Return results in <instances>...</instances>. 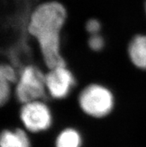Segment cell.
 Segmentation results:
<instances>
[{
  "instance_id": "1",
  "label": "cell",
  "mask_w": 146,
  "mask_h": 147,
  "mask_svg": "<svg viewBox=\"0 0 146 147\" xmlns=\"http://www.w3.org/2000/svg\"><path fill=\"white\" fill-rule=\"evenodd\" d=\"M116 99L109 88L92 83L83 88L78 97V107L83 114L93 119L107 117L113 111Z\"/></svg>"
},
{
  "instance_id": "2",
  "label": "cell",
  "mask_w": 146,
  "mask_h": 147,
  "mask_svg": "<svg viewBox=\"0 0 146 147\" xmlns=\"http://www.w3.org/2000/svg\"><path fill=\"white\" fill-rule=\"evenodd\" d=\"M67 19L63 4L57 0H48L37 5L30 13L26 28L31 37L47 29H63Z\"/></svg>"
},
{
  "instance_id": "3",
  "label": "cell",
  "mask_w": 146,
  "mask_h": 147,
  "mask_svg": "<svg viewBox=\"0 0 146 147\" xmlns=\"http://www.w3.org/2000/svg\"><path fill=\"white\" fill-rule=\"evenodd\" d=\"M14 93L22 105L32 101L43 100L47 94L45 73L35 65L25 66L19 73Z\"/></svg>"
},
{
  "instance_id": "4",
  "label": "cell",
  "mask_w": 146,
  "mask_h": 147,
  "mask_svg": "<svg viewBox=\"0 0 146 147\" xmlns=\"http://www.w3.org/2000/svg\"><path fill=\"white\" fill-rule=\"evenodd\" d=\"M19 117L26 131L40 133L50 129L53 115L49 106L43 100H36L22 104Z\"/></svg>"
},
{
  "instance_id": "5",
  "label": "cell",
  "mask_w": 146,
  "mask_h": 147,
  "mask_svg": "<svg viewBox=\"0 0 146 147\" xmlns=\"http://www.w3.org/2000/svg\"><path fill=\"white\" fill-rule=\"evenodd\" d=\"M47 94L52 99L61 100L67 98L75 85L73 73L66 66L57 67L45 73Z\"/></svg>"
},
{
  "instance_id": "6",
  "label": "cell",
  "mask_w": 146,
  "mask_h": 147,
  "mask_svg": "<svg viewBox=\"0 0 146 147\" xmlns=\"http://www.w3.org/2000/svg\"><path fill=\"white\" fill-rule=\"evenodd\" d=\"M131 63L138 69L146 70V34H138L132 37L127 48Z\"/></svg>"
},
{
  "instance_id": "7",
  "label": "cell",
  "mask_w": 146,
  "mask_h": 147,
  "mask_svg": "<svg viewBox=\"0 0 146 147\" xmlns=\"http://www.w3.org/2000/svg\"><path fill=\"white\" fill-rule=\"evenodd\" d=\"M0 147H31V141L26 129H6L1 133Z\"/></svg>"
},
{
  "instance_id": "8",
  "label": "cell",
  "mask_w": 146,
  "mask_h": 147,
  "mask_svg": "<svg viewBox=\"0 0 146 147\" xmlns=\"http://www.w3.org/2000/svg\"><path fill=\"white\" fill-rule=\"evenodd\" d=\"M82 137L78 129L68 127L57 134L55 147H81Z\"/></svg>"
},
{
  "instance_id": "9",
  "label": "cell",
  "mask_w": 146,
  "mask_h": 147,
  "mask_svg": "<svg viewBox=\"0 0 146 147\" xmlns=\"http://www.w3.org/2000/svg\"><path fill=\"white\" fill-rule=\"evenodd\" d=\"M12 82L5 77L0 76V104L2 106L7 104L11 95Z\"/></svg>"
},
{
  "instance_id": "10",
  "label": "cell",
  "mask_w": 146,
  "mask_h": 147,
  "mask_svg": "<svg viewBox=\"0 0 146 147\" xmlns=\"http://www.w3.org/2000/svg\"><path fill=\"white\" fill-rule=\"evenodd\" d=\"M87 43L91 50L96 52H101L105 47V40L101 34L89 36Z\"/></svg>"
},
{
  "instance_id": "11",
  "label": "cell",
  "mask_w": 146,
  "mask_h": 147,
  "mask_svg": "<svg viewBox=\"0 0 146 147\" xmlns=\"http://www.w3.org/2000/svg\"><path fill=\"white\" fill-rule=\"evenodd\" d=\"M85 29L90 35L100 34L102 29V23L96 18H90L86 22Z\"/></svg>"
},
{
  "instance_id": "12",
  "label": "cell",
  "mask_w": 146,
  "mask_h": 147,
  "mask_svg": "<svg viewBox=\"0 0 146 147\" xmlns=\"http://www.w3.org/2000/svg\"><path fill=\"white\" fill-rule=\"evenodd\" d=\"M145 14H146V1H145Z\"/></svg>"
}]
</instances>
